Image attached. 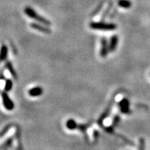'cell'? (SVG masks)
<instances>
[{"label": "cell", "instance_id": "1", "mask_svg": "<svg viewBox=\"0 0 150 150\" xmlns=\"http://www.w3.org/2000/svg\"><path fill=\"white\" fill-rule=\"evenodd\" d=\"M24 13H25V14L27 15V16H29L30 18L33 19V20H35V21L39 22V23L43 24L47 26H50L52 24L51 22L49 21L47 19L45 18L44 17L38 14L37 13L35 12V11L33 10V8H31V7H26V8H24Z\"/></svg>", "mask_w": 150, "mask_h": 150}, {"label": "cell", "instance_id": "2", "mask_svg": "<svg viewBox=\"0 0 150 150\" xmlns=\"http://www.w3.org/2000/svg\"><path fill=\"white\" fill-rule=\"evenodd\" d=\"M91 29L98 31H114L117 26L112 23H105L103 22H91L89 24Z\"/></svg>", "mask_w": 150, "mask_h": 150}, {"label": "cell", "instance_id": "3", "mask_svg": "<svg viewBox=\"0 0 150 150\" xmlns=\"http://www.w3.org/2000/svg\"><path fill=\"white\" fill-rule=\"evenodd\" d=\"M117 95V93H115V94H114L113 96H112L111 99H110V102L108 103V106H106V109L104 110V111L102 112V115H101L100 117H99L98 120H97V124H98V125L99 127H103V123H104V120L106 119V118L108 117V115H110V111H111L112 106H113L114 102H115V97Z\"/></svg>", "mask_w": 150, "mask_h": 150}, {"label": "cell", "instance_id": "4", "mask_svg": "<svg viewBox=\"0 0 150 150\" xmlns=\"http://www.w3.org/2000/svg\"><path fill=\"white\" fill-rule=\"evenodd\" d=\"M1 99H2V103L4 107L7 110H13L15 108V104L13 100L10 98L7 92L4 91L1 93Z\"/></svg>", "mask_w": 150, "mask_h": 150}, {"label": "cell", "instance_id": "5", "mask_svg": "<svg viewBox=\"0 0 150 150\" xmlns=\"http://www.w3.org/2000/svg\"><path fill=\"white\" fill-rule=\"evenodd\" d=\"M101 48L99 54H100L101 57L106 58L108 56V53L110 52L109 50V45H108V40L105 37H102L101 38Z\"/></svg>", "mask_w": 150, "mask_h": 150}, {"label": "cell", "instance_id": "6", "mask_svg": "<svg viewBox=\"0 0 150 150\" xmlns=\"http://www.w3.org/2000/svg\"><path fill=\"white\" fill-rule=\"evenodd\" d=\"M119 108L121 112L124 114H130L131 113V110L129 108L130 106V102H129V99L127 98H123L120 102H119Z\"/></svg>", "mask_w": 150, "mask_h": 150}, {"label": "cell", "instance_id": "7", "mask_svg": "<svg viewBox=\"0 0 150 150\" xmlns=\"http://www.w3.org/2000/svg\"><path fill=\"white\" fill-rule=\"evenodd\" d=\"M31 27L33 29L36 30L38 31H40V32L47 33V34H50V33H52L51 29L48 27V26L45 25L43 24L40 23H35V22H33L30 24Z\"/></svg>", "mask_w": 150, "mask_h": 150}, {"label": "cell", "instance_id": "8", "mask_svg": "<svg viewBox=\"0 0 150 150\" xmlns=\"http://www.w3.org/2000/svg\"><path fill=\"white\" fill-rule=\"evenodd\" d=\"M43 91L42 88L40 87V86H35V87L31 88V89L29 90L28 91V94L30 97H40L43 94Z\"/></svg>", "mask_w": 150, "mask_h": 150}, {"label": "cell", "instance_id": "9", "mask_svg": "<svg viewBox=\"0 0 150 150\" xmlns=\"http://www.w3.org/2000/svg\"><path fill=\"white\" fill-rule=\"evenodd\" d=\"M118 42H119V38H118L117 35H114L110 37L109 42H108L110 52H114L115 51L117 47Z\"/></svg>", "mask_w": 150, "mask_h": 150}, {"label": "cell", "instance_id": "10", "mask_svg": "<svg viewBox=\"0 0 150 150\" xmlns=\"http://www.w3.org/2000/svg\"><path fill=\"white\" fill-rule=\"evenodd\" d=\"M8 55V48L6 45L2 44L0 47V63L6 61Z\"/></svg>", "mask_w": 150, "mask_h": 150}, {"label": "cell", "instance_id": "11", "mask_svg": "<svg viewBox=\"0 0 150 150\" xmlns=\"http://www.w3.org/2000/svg\"><path fill=\"white\" fill-rule=\"evenodd\" d=\"M5 67L8 70V71L10 73L11 76H13V78L14 79L18 80V75L17 74L16 70L14 69L13 65V63H11L10 61H7L5 63Z\"/></svg>", "mask_w": 150, "mask_h": 150}, {"label": "cell", "instance_id": "12", "mask_svg": "<svg viewBox=\"0 0 150 150\" xmlns=\"http://www.w3.org/2000/svg\"><path fill=\"white\" fill-rule=\"evenodd\" d=\"M65 126H66V128L67 129L73 131L75 130V129H77L78 124L74 119H69L65 123Z\"/></svg>", "mask_w": 150, "mask_h": 150}, {"label": "cell", "instance_id": "13", "mask_svg": "<svg viewBox=\"0 0 150 150\" xmlns=\"http://www.w3.org/2000/svg\"><path fill=\"white\" fill-rule=\"evenodd\" d=\"M92 124H93L92 122H90L86 123V124H78L77 129L78 130H79L81 132L83 133V134L86 137V135H87L86 134V133H87L88 129L91 126Z\"/></svg>", "mask_w": 150, "mask_h": 150}, {"label": "cell", "instance_id": "14", "mask_svg": "<svg viewBox=\"0 0 150 150\" xmlns=\"http://www.w3.org/2000/svg\"><path fill=\"white\" fill-rule=\"evenodd\" d=\"M13 87V82L10 79H6L5 81V85H4V91L8 92L11 91Z\"/></svg>", "mask_w": 150, "mask_h": 150}, {"label": "cell", "instance_id": "15", "mask_svg": "<svg viewBox=\"0 0 150 150\" xmlns=\"http://www.w3.org/2000/svg\"><path fill=\"white\" fill-rule=\"evenodd\" d=\"M118 5L122 8H129L131 6V3L129 0H119Z\"/></svg>", "mask_w": 150, "mask_h": 150}, {"label": "cell", "instance_id": "16", "mask_svg": "<svg viewBox=\"0 0 150 150\" xmlns=\"http://www.w3.org/2000/svg\"><path fill=\"white\" fill-rule=\"evenodd\" d=\"M120 120H121V118H120V116L119 115H115L114 116L113 118H112V126L115 128V127L118 126V125H119L120 122Z\"/></svg>", "mask_w": 150, "mask_h": 150}, {"label": "cell", "instance_id": "17", "mask_svg": "<svg viewBox=\"0 0 150 150\" xmlns=\"http://www.w3.org/2000/svg\"><path fill=\"white\" fill-rule=\"evenodd\" d=\"M12 126H13V125H11V124H8V125H7L6 126L4 127V128L2 130L0 131V138L3 137L5 134H6V133L8 132L9 130H10L11 127H12Z\"/></svg>", "mask_w": 150, "mask_h": 150}, {"label": "cell", "instance_id": "18", "mask_svg": "<svg viewBox=\"0 0 150 150\" xmlns=\"http://www.w3.org/2000/svg\"><path fill=\"white\" fill-rule=\"evenodd\" d=\"M13 141V138H9L4 142V143L3 144V147L4 148H8L10 147L11 145H12Z\"/></svg>", "mask_w": 150, "mask_h": 150}, {"label": "cell", "instance_id": "19", "mask_svg": "<svg viewBox=\"0 0 150 150\" xmlns=\"http://www.w3.org/2000/svg\"><path fill=\"white\" fill-rule=\"evenodd\" d=\"M139 150H145V140L144 138H140L139 139V147H138Z\"/></svg>", "mask_w": 150, "mask_h": 150}, {"label": "cell", "instance_id": "20", "mask_svg": "<svg viewBox=\"0 0 150 150\" xmlns=\"http://www.w3.org/2000/svg\"><path fill=\"white\" fill-rule=\"evenodd\" d=\"M116 136H117L118 137H120V138H122V140H124V142H126V143L128 144V145H131V146H134V144L133 143V142H131L130 140H129L128 138H127L126 137H125V136H122V135H119V134H118V135H116Z\"/></svg>", "mask_w": 150, "mask_h": 150}, {"label": "cell", "instance_id": "21", "mask_svg": "<svg viewBox=\"0 0 150 150\" xmlns=\"http://www.w3.org/2000/svg\"><path fill=\"white\" fill-rule=\"evenodd\" d=\"M103 129H104V130L108 133V134H114V127H112V125H110V126H109V127H106Z\"/></svg>", "mask_w": 150, "mask_h": 150}, {"label": "cell", "instance_id": "22", "mask_svg": "<svg viewBox=\"0 0 150 150\" xmlns=\"http://www.w3.org/2000/svg\"><path fill=\"white\" fill-rule=\"evenodd\" d=\"M93 137H94V139L95 140H97L98 139L99 136V131L96 130V129H95V130H93Z\"/></svg>", "mask_w": 150, "mask_h": 150}, {"label": "cell", "instance_id": "23", "mask_svg": "<svg viewBox=\"0 0 150 150\" xmlns=\"http://www.w3.org/2000/svg\"><path fill=\"white\" fill-rule=\"evenodd\" d=\"M0 80H6L4 74V70H1L0 72Z\"/></svg>", "mask_w": 150, "mask_h": 150}]
</instances>
